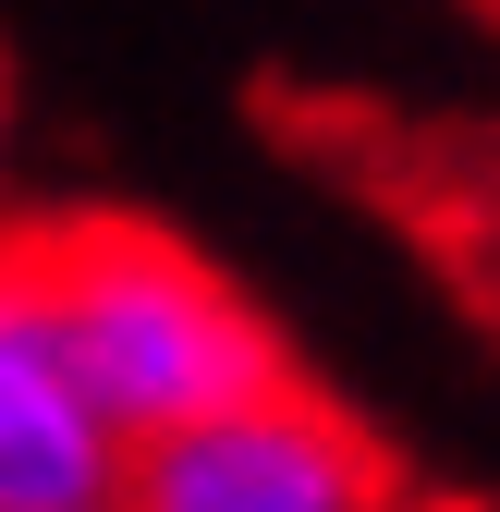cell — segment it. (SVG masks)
Listing matches in <instances>:
<instances>
[{
  "label": "cell",
  "mask_w": 500,
  "mask_h": 512,
  "mask_svg": "<svg viewBox=\"0 0 500 512\" xmlns=\"http://www.w3.org/2000/svg\"><path fill=\"white\" fill-rule=\"evenodd\" d=\"M0 269H13L25 317L61 354V378L86 391V415L122 439V452H147V439L196 427V415H220L244 391H269V378H293L281 342H269V317L244 305L183 232L86 208V220L13 232Z\"/></svg>",
  "instance_id": "6da1fadb"
},
{
  "label": "cell",
  "mask_w": 500,
  "mask_h": 512,
  "mask_svg": "<svg viewBox=\"0 0 500 512\" xmlns=\"http://www.w3.org/2000/svg\"><path fill=\"white\" fill-rule=\"evenodd\" d=\"M110 512H403V476L342 403H318L305 378H269V391L122 452Z\"/></svg>",
  "instance_id": "7a4b0ae2"
},
{
  "label": "cell",
  "mask_w": 500,
  "mask_h": 512,
  "mask_svg": "<svg viewBox=\"0 0 500 512\" xmlns=\"http://www.w3.org/2000/svg\"><path fill=\"white\" fill-rule=\"evenodd\" d=\"M110 488H122V439L86 415V391L61 378L49 330L0 269V512H110Z\"/></svg>",
  "instance_id": "3957f363"
},
{
  "label": "cell",
  "mask_w": 500,
  "mask_h": 512,
  "mask_svg": "<svg viewBox=\"0 0 500 512\" xmlns=\"http://www.w3.org/2000/svg\"><path fill=\"white\" fill-rule=\"evenodd\" d=\"M0 147H13V74H0Z\"/></svg>",
  "instance_id": "277c9868"
}]
</instances>
